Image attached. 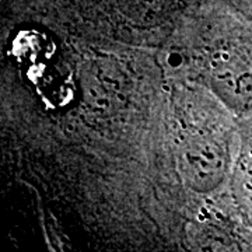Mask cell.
I'll use <instances>...</instances> for the list:
<instances>
[{"mask_svg":"<svg viewBox=\"0 0 252 252\" xmlns=\"http://www.w3.org/2000/svg\"><path fill=\"white\" fill-rule=\"evenodd\" d=\"M223 108L206 87L187 79L175 83L164 112L162 140L170 147L174 171L195 193L215 192L231 171V130Z\"/></svg>","mask_w":252,"mask_h":252,"instance_id":"1","label":"cell"},{"mask_svg":"<svg viewBox=\"0 0 252 252\" xmlns=\"http://www.w3.org/2000/svg\"><path fill=\"white\" fill-rule=\"evenodd\" d=\"M192 76L231 114L252 112V48L240 31H189Z\"/></svg>","mask_w":252,"mask_h":252,"instance_id":"2","label":"cell"},{"mask_svg":"<svg viewBox=\"0 0 252 252\" xmlns=\"http://www.w3.org/2000/svg\"><path fill=\"white\" fill-rule=\"evenodd\" d=\"M241 1H243L244 4H245V6H247L248 9L252 10V0H241Z\"/></svg>","mask_w":252,"mask_h":252,"instance_id":"3","label":"cell"}]
</instances>
